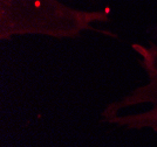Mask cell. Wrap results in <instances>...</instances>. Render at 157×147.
I'll use <instances>...</instances> for the list:
<instances>
[{"instance_id":"cell-1","label":"cell","mask_w":157,"mask_h":147,"mask_svg":"<svg viewBox=\"0 0 157 147\" xmlns=\"http://www.w3.org/2000/svg\"><path fill=\"white\" fill-rule=\"evenodd\" d=\"M109 21V9H78L60 0H0V40L21 35L74 39Z\"/></svg>"},{"instance_id":"cell-2","label":"cell","mask_w":157,"mask_h":147,"mask_svg":"<svg viewBox=\"0 0 157 147\" xmlns=\"http://www.w3.org/2000/svg\"><path fill=\"white\" fill-rule=\"evenodd\" d=\"M147 82L115 102L101 113L103 123L128 130L148 128L157 135V45L132 43Z\"/></svg>"}]
</instances>
